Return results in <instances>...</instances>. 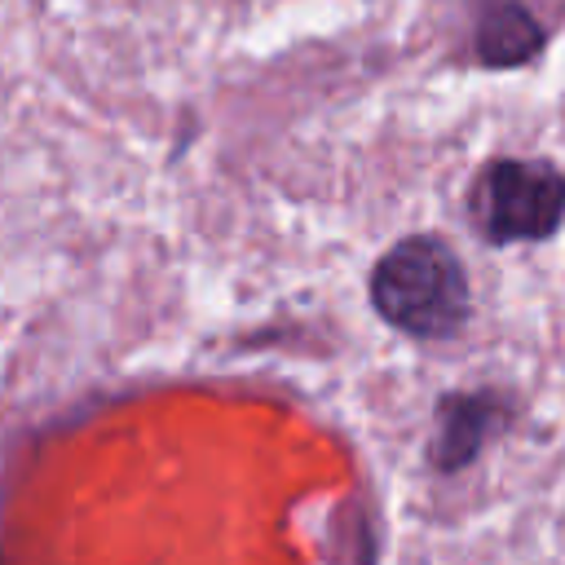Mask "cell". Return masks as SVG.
<instances>
[{"label": "cell", "mask_w": 565, "mask_h": 565, "mask_svg": "<svg viewBox=\"0 0 565 565\" xmlns=\"http://www.w3.org/2000/svg\"><path fill=\"white\" fill-rule=\"evenodd\" d=\"M508 397L494 388H477V393H446L437 402V424H433V441H428V463L437 472H463L494 433L508 428Z\"/></svg>", "instance_id": "obj_3"}, {"label": "cell", "mask_w": 565, "mask_h": 565, "mask_svg": "<svg viewBox=\"0 0 565 565\" xmlns=\"http://www.w3.org/2000/svg\"><path fill=\"white\" fill-rule=\"evenodd\" d=\"M539 49H543V26L516 0L494 4L477 26V57L486 66H521V62L539 57Z\"/></svg>", "instance_id": "obj_4"}, {"label": "cell", "mask_w": 565, "mask_h": 565, "mask_svg": "<svg viewBox=\"0 0 565 565\" xmlns=\"http://www.w3.org/2000/svg\"><path fill=\"white\" fill-rule=\"evenodd\" d=\"M371 305L388 327L415 340H450L472 313L463 260L446 238L411 234L375 260Z\"/></svg>", "instance_id": "obj_1"}, {"label": "cell", "mask_w": 565, "mask_h": 565, "mask_svg": "<svg viewBox=\"0 0 565 565\" xmlns=\"http://www.w3.org/2000/svg\"><path fill=\"white\" fill-rule=\"evenodd\" d=\"M472 221L490 243H539L565 221V172L547 159H494L472 185Z\"/></svg>", "instance_id": "obj_2"}]
</instances>
